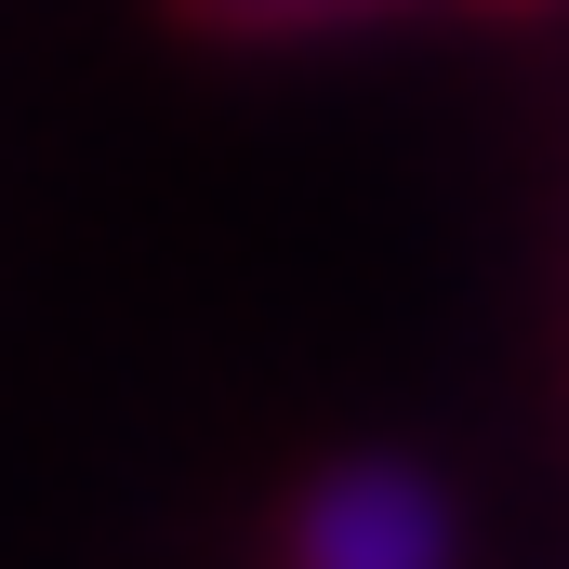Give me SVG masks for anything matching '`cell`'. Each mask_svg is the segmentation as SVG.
<instances>
[{
	"label": "cell",
	"instance_id": "cell-1",
	"mask_svg": "<svg viewBox=\"0 0 569 569\" xmlns=\"http://www.w3.org/2000/svg\"><path fill=\"white\" fill-rule=\"evenodd\" d=\"M279 569H463V517L425 463L398 450H345L291 490V530H279Z\"/></svg>",
	"mask_w": 569,
	"mask_h": 569
},
{
	"label": "cell",
	"instance_id": "cell-2",
	"mask_svg": "<svg viewBox=\"0 0 569 569\" xmlns=\"http://www.w3.org/2000/svg\"><path fill=\"white\" fill-rule=\"evenodd\" d=\"M186 27L212 40H305V27H358V13H398V0H172Z\"/></svg>",
	"mask_w": 569,
	"mask_h": 569
}]
</instances>
